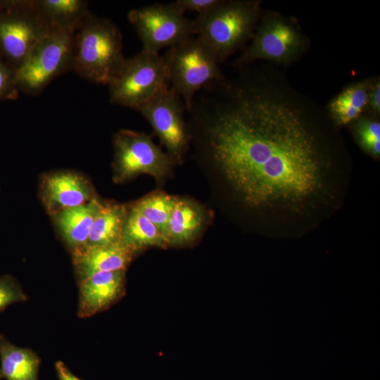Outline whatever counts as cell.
Returning a JSON list of instances; mask_svg holds the SVG:
<instances>
[{
	"label": "cell",
	"mask_w": 380,
	"mask_h": 380,
	"mask_svg": "<svg viewBox=\"0 0 380 380\" xmlns=\"http://www.w3.org/2000/svg\"><path fill=\"white\" fill-rule=\"evenodd\" d=\"M234 68L196 94L189 127L247 208L309 217L335 195L333 172L348 155L338 128L279 66Z\"/></svg>",
	"instance_id": "6da1fadb"
},
{
	"label": "cell",
	"mask_w": 380,
	"mask_h": 380,
	"mask_svg": "<svg viewBox=\"0 0 380 380\" xmlns=\"http://www.w3.org/2000/svg\"><path fill=\"white\" fill-rule=\"evenodd\" d=\"M125 60L117 25L89 11L75 29L72 70L91 82L108 86Z\"/></svg>",
	"instance_id": "7a4b0ae2"
},
{
	"label": "cell",
	"mask_w": 380,
	"mask_h": 380,
	"mask_svg": "<svg viewBox=\"0 0 380 380\" xmlns=\"http://www.w3.org/2000/svg\"><path fill=\"white\" fill-rule=\"evenodd\" d=\"M260 0H220L194 20V35L219 63L252 39L262 14Z\"/></svg>",
	"instance_id": "3957f363"
},
{
	"label": "cell",
	"mask_w": 380,
	"mask_h": 380,
	"mask_svg": "<svg viewBox=\"0 0 380 380\" xmlns=\"http://www.w3.org/2000/svg\"><path fill=\"white\" fill-rule=\"evenodd\" d=\"M310 48V41L298 20L276 11L263 13L251 43L234 61V67L265 61L277 66L298 61Z\"/></svg>",
	"instance_id": "277c9868"
},
{
	"label": "cell",
	"mask_w": 380,
	"mask_h": 380,
	"mask_svg": "<svg viewBox=\"0 0 380 380\" xmlns=\"http://www.w3.org/2000/svg\"><path fill=\"white\" fill-rule=\"evenodd\" d=\"M163 58L170 87L181 96L186 111L198 91L224 76L215 56L196 36L169 48Z\"/></svg>",
	"instance_id": "5b68a950"
},
{
	"label": "cell",
	"mask_w": 380,
	"mask_h": 380,
	"mask_svg": "<svg viewBox=\"0 0 380 380\" xmlns=\"http://www.w3.org/2000/svg\"><path fill=\"white\" fill-rule=\"evenodd\" d=\"M75 29H51L15 72L18 90L37 95L56 77L72 68Z\"/></svg>",
	"instance_id": "8992f818"
},
{
	"label": "cell",
	"mask_w": 380,
	"mask_h": 380,
	"mask_svg": "<svg viewBox=\"0 0 380 380\" xmlns=\"http://www.w3.org/2000/svg\"><path fill=\"white\" fill-rule=\"evenodd\" d=\"M51 30L34 0L0 1V58L15 72Z\"/></svg>",
	"instance_id": "52a82bcc"
},
{
	"label": "cell",
	"mask_w": 380,
	"mask_h": 380,
	"mask_svg": "<svg viewBox=\"0 0 380 380\" xmlns=\"http://www.w3.org/2000/svg\"><path fill=\"white\" fill-rule=\"evenodd\" d=\"M170 86L166 64L158 53L141 50L126 58L108 85L109 101L137 110L165 87Z\"/></svg>",
	"instance_id": "ba28073f"
},
{
	"label": "cell",
	"mask_w": 380,
	"mask_h": 380,
	"mask_svg": "<svg viewBox=\"0 0 380 380\" xmlns=\"http://www.w3.org/2000/svg\"><path fill=\"white\" fill-rule=\"evenodd\" d=\"M113 179L120 183L148 174L158 182L170 171L173 160L156 146L150 134L121 129L113 137Z\"/></svg>",
	"instance_id": "9c48e42d"
},
{
	"label": "cell",
	"mask_w": 380,
	"mask_h": 380,
	"mask_svg": "<svg viewBox=\"0 0 380 380\" xmlns=\"http://www.w3.org/2000/svg\"><path fill=\"white\" fill-rule=\"evenodd\" d=\"M128 20L141 40L142 50L158 53L194 36V22L173 2L153 4L131 10Z\"/></svg>",
	"instance_id": "30bf717a"
},
{
	"label": "cell",
	"mask_w": 380,
	"mask_h": 380,
	"mask_svg": "<svg viewBox=\"0 0 380 380\" xmlns=\"http://www.w3.org/2000/svg\"><path fill=\"white\" fill-rule=\"evenodd\" d=\"M137 110L150 123L173 162H180L191 139L184 119L186 108L181 96L167 86Z\"/></svg>",
	"instance_id": "8fae6325"
},
{
	"label": "cell",
	"mask_w": 380,
	"mask_h": 380,
	"mask_svg": "<svg viewBox=\"0 0 380 380\" xmlns=\"http://www.w3.org/2000/svg\"><path fill=\"white\" fill-rule=\"evenodd\" d=\"M41 186L43 203L53 215L82 205L94 198L93 188L87 179L70 171L46 175Z\"/></svg>",
	"instance_id": "7c38bea8"
},
{
	"label": "cell",
	"mask_w": 380,
	"mask_h": 380,
	"mask_svg": "<svg viewBox=\"0 0 380 380\" xmlns=\"http://www.w3.org/2000/svg\"><path fill=\"white\" fill-rule=\"evenodd\" d=\"M125 271L98 272L80 280L77 315L91 317L108 308L124 292Z\"/></svg>",
	"instance_id": "4fadbf2b"
},
{
	"label": "cell",
	"mask_w": 380,
	"mask_h": 380,
	"mask_svg": "<svg viewBox=\"0 0 380 380\" xmlns=\"http://www.w3.org/2000/svg\"><path fill=\"white\" fill-rule=\"evenodd\" d=\"M120 241L103 246H84L72 251L79 281L98 272L125 271L135 253Z\"/></svg>",
	"instance_id": "5bb4252c"
},
{
	"label": "cell",
	"mask_w": 380,
	"mask_h": 380,
	"mask_svg": "<svg viewBox=\"0 0 380 380\" xmlns=\"http://www.w3.org/2000/svg\"><path fill=\"white\" fill-rule=\"evenodd\" d=\"M101 204L94 197L82 205L64 209L53 215L55 223L71 251L87 244Z\"/></svg>",
	"instance_id": "9a60e30c"
},
{
	"label": "cell",
	"mask_w": 380,
	"mask_h": 380,
	"mask_svg": "<svg viewBox=\"0 0 380 380\" xmlns=\"http://www.w3.org/2000/svg\"><path fill=\"white\" fill-rule=\"evenodd\" d=\"M375 77L345 87L325 107L327 113L338 128L353 122L366 113L368 99Z\"/></svg>",
	"instance_id": "2e32d148"
},
{
	"label": "cell",
	"mask_w": 380,
	"mask_h": 380,
	"mask_svg": "<svg viewBox=\"0 0 380 380\" xmlns=\"http://www.w3.org/2000/svg\"><path fill=\"white\" fill-rule=\"evenodd\" d=\"M204 222V213L199 205L188 199L175 197L165 236L167 244L177 245L194 240Z\"/></svg>",
	"instance_id": "e0dca14e"
},
{
	"label": "cell",
	"mask_w": 380,
	"mask_h": 380,
	"mask_svg": "<svg viewBox=\"0 0 380 380\" xmlns=\"http://www.w3.org/2000/svg\"><path fill=\"white\" fill-rule=\"evenodd\" d=\"M39 365L36 353L18 347L0 335V379L38 380Z\"/></svg>",
	"instance_id": "ac0fdd59"
},
{
	"label": "cell",
	"mask_w": 380,
	"mask_h": 380,
	"mask_svg": "<svg viewBox=\"0 0 380 380\" xmlns=\"http://www.w3.org/2000/svg\"><path fill=\"white\" fill-rule=\"evenodd\" d=\"M127 213L128 210L124 205L102 203L94 219L86 245L103 246L121 241Z\"/></svg>",
	"instance_id": "d6986e66"
},
{
	"label": "cell",
	"mask_w": 380,
	"mask_h": 380,
	"mask_svg": "<svg viewBox=\"0 0 380 380\" xmlns=\"http://www.w3.org/2000/svg\"><path fill=\"white\" fill-rule=\"evenodd\" d=\"M34 3L51 29H74L89 12L84 0H34Z\"/></svg>",
	"instance_id": "ffe728a7"
},
{
	"label": "cell",
	"mask_w": 380,
	"mask_h": 380,
	"mask_svg": "<svg viewBox=\"0 0 380 380\" xmlns=\"http://www.w3.org/2000/svg\"><path fill=\"white\" fill-rule=\"evenodd\" d=\"M121 241L137 251L148 246H168L158 229L132 207L128 210Z\"/></svg>",
	"instance_id": "44dd1931"
},
{
	"label": "cell",
	"mask_w": 380,
	"mask_h": 380,
	"mask_svg": "<svg viewBox=\"0 0 380 380\" xmlns=\"http://www.w3.org/2000/svg\"><path fill=\"white\" fill-rule=\"evenodd\" d=\"M174 201L175 196L156 191L138 201L132 208L152 222L166 239L167 224Z\"/></svg>",
	"instance_id": "7402d4cb"
},
{
	"label": "cell",
	"mask_w": 380,
	"mask_h": 380,
	"mask_svg": "<svg viewBox=\"0 0 380 380\" xmlns=\"http://www.w3.org/2000/svg\"><path fill=\"white\" fill-rule=\"evenodd\" d=\"M350 125L354 137L362 149L372 157H379V118L365 113Z\"/></svg>",
	"instance_id": "603a6c76"
},
{
	"label": "cell",
	"mask_w": 380,
	"mask_h": 380,
	"mask_svg": "<svg viewBox=\"0 0 380 380\" xmlns=\"http://www.w3.org/2000/svg\"><path fill=\"white\" fill-rule=\"evenodd\" d=\"M27 299V296L12 277H0V312L12 304L24 302Z\"/></svg>",
	"instance_id": "cb8c5ba5"
},
{
	"label": "cell",
	"mask_w": 380,
	"mask_h": 380,
	"mask_svg": "<svg viewBox=\"0 0 380 380\" xmlns=\"http://www.w3.org/2000/svg\"><path fill=\"white\" fill-rule=\"evenodd\" d=\"M17 91L15 72L0 58V102L13 96Z\"/></svg>",
	"instance_id": "d4e9b609"
},
{
	"label": "cell",
	"mask_w": 380,
	"mask_h": 380,
	"mask_svg": "<svg viewBox=\"0 0 380 380\" xmlns=\"http://www.w3.org/2000/svg\"><path fill=\"white\" fill-rule=\"evenodd\" d=\"M220 0H177L175 6L182 13L196 11L198 15L207 13L220 3Z\"/></svg>",
	"instance_id": "484cf974"
},
{
	"label": "cell",
	"mask_w": 380,
	"mask_h": 380,
	"mask_svg": "<svg viewBox=\"0 0 380 380\" xmlns=\"http://www.w3.org/2000/svg\"><path fill=\"white\" fill-rule=\"evenodd\" d=\"M366 113L379 118L380 117V80L376 77L371 89Z\"/></svg>",
	"instance_id": "4316f807"
},
{
	"label": "cell",
	"mask_w": 380,
	"mask_h": 380,
	"mask_svg": "<svg viewBox=\"0 0 380 380\" xmlns=\"http://www.w3.org/2000/svg\"><path fill=\"white\" fill-rule=\"evenodd\" d=\"M55 369L59 380H82L76 376L61 361L55 363Z\"/></svg>",
	"instance_id": "83f0119b"
}]
</instances>
